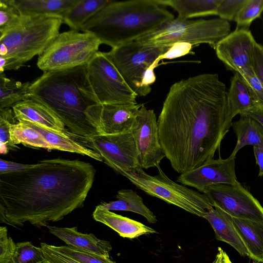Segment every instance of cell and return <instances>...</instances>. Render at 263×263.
<instances>
[{
	"instance_id": "cell-1",
	"label": "cell",
	"mask_w": 263,
	"mask_h": 263,
	"mask_svg": "<svg viewBox=\"0 0 263 263\" xmlns=\"http://www.w3.org/2000/svg\"><path fill=\"white\" fill-rule=\"evenodd\" d=\"M227 93L217 73L198 74L171 86L157 124L162 149L177 173L213 159L229 131Z\"/></svg>"
},
{
	"instance_id": "cell-2",
	"label": "cell",
	"mask_w": 263,
	"mask_h": 263,
	"mask_svg": "<svg viewBox=\"0 0 263 263\" xmlns=\"http://www.w3.org/2000/svg\"><path fill=\"white\" fill-rule=\"evenodd\" d=\"M95 173L88 162L54 158L0 174L1 222L47 227L62 220L83 206Z\"/></svg>"
},
{
	"instance_id": "cell-3",
	"label": "cell",
	"mask_w": 263,
	"mask_h": 263,
	"mask_svg": "<svg viewBox=\"0 0 263 263\" xmlns=\"http://www.w3.org/2000/svg\"><path fill=\"white\" fill-rule=\"evenodd\" d=\"M29 97L50 108L71 133L87 138L99 134L102 104L89 81L87 65L43 72L31 83Z\"/></svg>"
},
{
	"instance_id": "cell-4",
	"label": "cell",
	"mask_w": 263,
	"mask_h": 263,
	"mask_svg": "<svg viewBox=\"0 0 263 263\" xmlns=\"http://www.w3.org/2000/svg\"><path fill=\"white\" fill-rule=\"evenodd\" d=\"M156 0L111 1L81 27L112 48L137 40L174 19Z\"/></svg>"
},
{
	"instance_id": "cell-5",
	"label": "cell",
	"mask_w": 263,
	"mask_h": 263,
	"mask_svg": "<svg viewBox=\"0 0 263 263\" xmlns=\"http://www.w3.org/2000/svg\"><path fill=\"white\" fill-rule=\"evenodd\" d=\"M62 23L57 17L23 15L17 25L0 35V72L18 70L42 54L60 33Z\"/></svg>"
},
{
	"instance_id": "cell-6",
	"label": "cell",
	"mask_w": 263,
	"mask_h": 263,
	"mask_svg": "<svg viewBox=\"0 0 263 263\" xmlns=\"http://www.w3.org/2000/svg\"><path fill=\"white\" fill-rule=\"evenodd\" d=\"M157 167L158 172L155 176L148 175L139 166L121 175L147 195L204 218L214 207L208 197L198 191L176 183L167 177L159 165Z\"/></svg>"
},
{
	"instance_id": "cell-7",
	"label": "cell",
	"mask_w": 263,
	"mask_h": 263,
	"mask_svg": "<svg viewBox=\"0 0 263 263\" xmlns=\"http://www.w3.org/2000/svg\"><path fill=\"white\" fill-rule=\"evenodd\" d=\"M230 32V23L220 18L183 20L176 17L136 41L165 46L176 43H187L193 46L206 43L215 48Z\"/></svg>"
},
{
	"instance_id": "cell-8",
	"label": "cell",
	"mask_w": 263,
	"mask_h": 263,
	"mask_svg": "<svg viewBox=\"0 0 263 263\" xmlns=\"http://www.w3.org/2000/svg\"><path fill=\"white\" fill-rule=\"evenodd\" d=\"M101 42L93 34L69 30L60 33L39 56L36 65L43 72L87 65Z\"/></svg>"
},
{
	"instance_id": "cell-9",
	"label": "cell",
	"mask_w": 263,
	"mask_h": 263,
	"mask_svg": "<svg viewBox=\"0 0 263 263\" xmlns=\"http://www.w3.org/2000/svg\"><path fill=\"white\" fill-rule=\"evenodd\" d=\"M171 46L134 41L112 48L108 54L130 88L137 96H145L151 91L143 85L146 72L158 65V58Z\"/></svg>"
},
{
	"instance_id": "cell-10",
	"label": "cell",
	"mask_w": 263,
	"mask_h": 263,
	"mask_svg": "<svg viewBox=\"0 0 263 263\" xmlns=\"http://www.w3.org/2000/svg\"><path fill=\"white\" fill-rule=\"evenodd\" d=\"M89 81L104 104L136 103V94L126 84L108 52L98 51L87 65Z\"/></svg>"
},
{
	"instance_id": "cell-11",
	"label": "cell",
	"mask_w": 263,
	"mask_h": 263,
	"mask_svg": "<svg viewBox=\"0 0 263 263\" xmlns=\"http://www.w3.org/2000/svg\"><path fill=\"white\" fill-rule=\"evenodd\" d=\"M213 205L232 217L263 222V207L238 181L233 184H219L202 192Z\"/></svg>"
},
{
	"instance_id": "cell-12",
	"label": "cell",
	"mask_w": 263,
	"mask_h": 263,
	"mask_svg": "<svg viewBox=\"0 0 263 263\" xmlns=\"http://www.w3.org/2000/svg\"><path fill=\"white\" fill-rule=\"evenodd\" d=\"M85 141L101 155L104 163L120 174L139 166L138 154L131 132L98 134L85 137Z\"/></svg>"
},
{
	"instance_id": "cell-13",
	"label": "cell",
	"mask_w": 263,
	"mask_h": 263,
	"mask_svg": "<svg viewBox=\"0 0 263 263\" xmlns=\"http://www.w3.org/2000/svg\"><path fill=\"white\" fill-rule=\"evenodd\" d=\"M130 132L136 145L139 167L147 169L159 165L166 156L160 142L157 117L154 110L147 109L143 104Z\"/></svg>"
},
{
	"instance_id": "cell-14",
	"label": "cell",
	"mask_w": 263,
	"mask_h": 263,
	"mask_svg": "<svg viewBox=\"0 0 263 263\" xmlns=\"http://www.w3.org/2000/svg\"><path fill=\"white\" fill-rule=\"evenodd\" d=\"M256 43L249 29L236 28L220 41L215 49L228 69L240 73L253 67Z\"/></svg>"
},
{
	"instance_id": "cell-15",
	"label": "cell",
	"mask_w": 263,
	"mask_h": 263,
	"mask_svg": "<svg viewBox=\"0 0 263 263\" xmlns=\"http://www.w3.org/2000/svg\"><path fill=\"white\" fill-rule=\"evenodd\" d=\"M237 181L235 157L211 159L199 166L180 174L177 182L195 187L199 192L206 187L219 184H233Z\"/></svg>"
},
{
	"instance_id": "cell-16",
	"label": "cell",
	"mask_w": 263,
	"mask_h": 263,
	"mask_svg": "<svg viewBox=\"0 0 263 263\" xmlns=\"http://www.w3.org/2000/svg\"><path fill=\"white\" fill-rule=\"evenodd\" d=\"M142 104H104L97 124L99 134L115 135L131 132Z\"/></svg>"
},
{
	"instance_id": "cell-17",
	"label": "cell",
	"mask_w": 263,
	"mask_h": 263,
	"mask_svg": "<svg viewBox=\"0 0 263 263\" xmlns=\"http://www.w3.org/2000/svg\"><path fill=\"white\" fill-rule=\"evenodd\" d=\"M22 121L40 132L52 149L75 153L87 156L100 162L103 161L101 155L86 144L84 137L74 135L68 129L64 132H58L30 121Z\"/></svg>"
},
{
	"instance_id": "cell-18",
	"label": "cell",
	"mask_w": 263,
	"mask_h": 263,
	"mask_svg": "<svg viewBox=\"0 0 263 263\" xmlns=\"http://www.w3.org/2000/svg\"><path fill=\"white\" fill-rule=\"evenodd\" d=\"M17 120H25L58 132H64L65 125L48 106L37 101L29 99L12 107Z\"/></svg>"
},
{
	"instance_id": "cell-19",
	"label": "cell",
	"mask_w": 263,
	"mask_h": 263,
	"mask_svg": "<svg viewBox=\"0 0 263 263\" xmlns=\"http://www.w3.org/2000/svg\"><path fill=\"white\" fill-rule=\"evenodd\" d=\"M49 232L64 241L67 245L109 257L112 250L109 241L99 239L93 234L82 233L77 227L66 228L48 226Z\"/></svg>"
},
{
	"instance_id": "cell-20",
	"label": "cell",
	"mask_w": 263,
	"mask_h": 263,
	"mask_svg": "<svg viewBox=\"0 0 263 263\" xmlns=\"http://www.w3.org/2000/svg\"><path fill=\"white\" fill-rule=\"evenodd\" d=\"M204 218L212 227L216 239L228 243L242 256H248L247 250L234 226L232 217L214 206Z\"/></svg>"
},
{
	"instance_id": "cell-21",
	"label": "cell",
	"mask_w": 263,
	"mask_h": 263,
	"mask_svg": "<svg viewBox=\"0 0 263 263\" xmlns=\"http://www.w3.org/2000/svg\"><path fill=\"white\" fill-rule=\"evenodd\" d=\"M92 217L96 221L109 227L124 238L133 239L144 234L157 233L140 222L101 209L98 205L93 212Z\"/></svg>"
},
{
	"instance_id": "cell-22",
	"label": "cell",
	"mask_w": 263,
	"mask_h": 263,
	"mask_svg": "<svg viewBox=\"0 0 263 263\" xmlns=\"http://www.w3.org/2000/svg\"><path fill=\"white\" fill-rule=\"evenodd\" d=\"M255 101L251 97L240 74L235 72L232 78L227 93L226 122L229 130L233 118L242 114L254 106Z\"/></svg>"
},
{
	"instance_id": "cell-23",
	"label": "cell",
	"mask_w": 263,
	"mask_h": 263,
	"mask_svg": "<svg viewBox=\"0 0 263 263\" xmlns=\"http://www.w3.org/2000/svg\"><path fill=\"white\" fill-rule=\"evenodd\" d=\"M248 257L263 263V222L232 217Z\"/></svg>"
},
{
	"instance_id": "cell-24",
	"label": "cell",
	"mask_w": 263,
	"mask_h": 263,
	"mask_svg": "<svg viewBox=\"0 0 263 263\" xmlns=\"http://www.w3.org/2000/svg\"><path fill=\"white\" fill-rule=\"evenodd\" d=\"M22 14L49 16L62 19L63 14L79 0H14Z\"/></svg>"
},
{
	"instance_id": "cell-25",
	"label": "cell",
	"mask_w": 263,
	"mask_h": 263,
	"mask_svg": "<svg viewBox=\"0 0 263 263\" xmlns=\"http://www.w3.org/2000/svg\"><path fill=\"white\" fill-rule=\"evenodd\" d=\"M117 200L103 202L98 206L109 211H124L137 213L143 216L151 223L157 222L154 214L144 204L142 198L131 189H122L117 192Z\"/></svg>"
},
{
	"instance_id": "cell-26",
	"label": "cell",
	"mask_w": 263,
	"mask_h": 263,
	"mask_svg": "<svg viewBox=\"0 0 263 263\" xmlns=\"http://www.w3.org/2000/svg\"><path fill=\"white\" fill-rule=\"evenodd\" d=\"M161 6L172 7L177 13V17L187 20L195 17L217 15L221 0H166L156 1Z\"/></svg>"
},
{
	"instance_id": "cell-27",
	"label": "cell",
	"mask_w": 263,
	"mask_h": 263,
	"mask_svg": "<svg viewBox=\"0 0 263 263\" xmlns=\"http://www.w3.org/2000/svg\"><path fill=\"white\" fill-rule=\"evenodd\" d=\"M239 119L231 126L237 137L236 144L230 157H235L238 152L247 145L256 146L263 143V127L253 118L240 114Z\"/></svg>"
},
{
	"instance_id": "cell-28",
	"label": "cell",
	"mask_w": 263,
	"mask_h": 263,
	"mask_svg": "<svg viewBox=\"0 0 263 263\" xmlns=\"http://www.w3.org/2000/svg\"><path fill=\"white\" fill-rule=\"evenodd\" d=\"M108 0H79L63 15V23L79 31L82 26L110 2Z\"/></svg>"
},
{
	"instance_id": "cell-29",
	"label": "cell",
	"mask_w": 263,
	"mask_h": 263,
	"mask_svg": "<svg viewBox=\"0 0 263 263\" xmlns=\"http://www.w3.org/2000/svg\"><path fill=\"white\" fill-rule=\"evenodd\" d=\"M30 84L8 78L4 72H0V109L12 107L29 99Z\"/></svg>"
},
{
	"instance_id": "cell-30",
	"label": "cell",
	"mask_w": 263,
	"mask_h": 263,
	"mask_svg": "<svg viewBox=\"0 0 263 263\" xmlns=\"http://www.w3.org/2000/svg\"><path fill=\"white\" fill-rule=\"evenodd\" d=\"M10 127L11 143L16 145L22 143L32 147L52 149L44 136L22 120H18Z\"/></svg>"
},
{
	"instance_id": "cell-31",
	"label": "cell",
	"mask_w": 263,
	"mask_h": 263,
	"mask_svg": "<svg viewBox=\"0 0 263 263\" xmlns=\"http://www.w3.org/2000/svg\"><path fill=\"white\" fill-rule=\"evenodd\" d=\"M44 255L42 248L30 241L17 242L10 263H43Z\"/></svg>"
},
{
	"instance_id": "cell-32",
	"label": "cell",
	"mask_w": 263,
	"mask_h": 263,
	"mask_svg": "<svg viewBox=\"0 0 263 263\" xmlns=\"http://www.w3.org/2000/svg\"><path fill=\"white\" fill-rule=\"evenodd\" d=\"M22 16L14 0H0V35L17 25Z\"/></svg>"
},
{
	"instance_id": "cell-33",
	"label": "cell",
	"mask_w": 263,
	"mask_h": 263,
	"mask_svg": "<svg viewBox=\"0 0 263 263\" xmlns=\"http://www.w3.org/2000/svg\"><path fill=\"white\" fill-rule=\"evenodd\" d=\"M16 119L12 109L10 108L0 109V152L1 154L8 153L9 149L16 148L10 140V127L15 124Z\"/></svg>"
},
{
	"instance_id": "cell-34",
	"label": "cell",
	"mask_w": 263,
	"mask_h": 263,
	"mask_svg": "<svg viewBox=\"0 0 263 263\" xmlns=\"http://www.w3.org/2000/svg\"><path fill=\"white\" fill-rule=\"evenodd\" d=\"M263 12V0H247L235 22L237 29H249L252 22Z\"/></svg>"
},
{
	"instance_id": "cell-35",
	"label": "cell",
	"mask_w": 263,
	"mask_h": 263,
	"mask_svg": "<svg viewBox=\"0 0 263 263\" xmlns=\"http://www.w3.org/2000/svg\"><path fill=\"white\" fill-rule=\"evenodd\" d=\"M61 252L81 263H116L109 257L91 253L71 246H55Z\"/></svg>"
},
{
	"instance_id": "cell-36",
	"label": "cell",
	"mask_w": 263,
	"mask_h": 263,
	"mask_svg": "<svg viewBox=\"0 0 263 263\" xmlns=\"http://www.w3.org/2000/svg\"><path fill=\"white\" fill-rule=\"evenodd\" d=\"M239 74L252 99L256 102L263 103V86L253 67Z\"/></svg>"
},
{
	"instance_id": "cell-37",
	"label": "cell",
	"mask_w": 263,
	"mask_h": 263,
	"mask_svg": "<svg viewBox=\"0 0 263 263\" xmlns=\"http://www.w3.org/2000/svg\"><path fill=\"white\" fill-rule=\"evenodd\" d=\"M247 0H221L217 11L220 18L227 21H235L238 13Z\"/></svg>"
},
{
	"instance_id": "cell-38",
	"label": "cell",
	"mask_w": 263,
	"mask_h": 263,
	"mask_svg": "<svg viewBox=\"0 0 263 263\" xmlns=\"http://www.w3.org/2000/svg\"><path fill=\"white\" fill-rule=\"evenodd\" d=\"M16 243L8 236L6 227H0V263H10Z\"/></svg>"
},
{
	"instance_id": "cell-39",
	"label": "cell",
	"mask_w": 263,
	"mask_h": 263,
	"mask_svg": "<svg viewBox=\"0 0 263 263\" xmlns=\"http://www.w3.org/2000/svg\"><path fill=\"white\" fill-rule=\"evenodd\" d=\"M40 247L44 255L43 263H81L58 250L55 246L41 242Z\"/></svg>"
},
{
	"instance_id": "cell-40",
	"label": "cell",
	"mask_w": 263,
	"mask_h": 263,
	"mask_svg": "<svg viewBox=\"0 0 263 263\" xmlns=\"http://www.w3.org/2000/svg\"><path fill=\"white\" fill-rule=\"evenodd\" d=\"M193 45L187 43H176L158 59L159 62L163 59H172L180 57L191 52Z\"/></svg>"
},
{
	"instance_id": "cell-41",
	"label": "cell",
	"mask_w": 263,
	"mask_h": 263,
	"mask_svg": "<svg viewBox=\"0 0 263 263\" xmlns=\"http://www.w3.org/2000/svg\"><path fill=\"white\" fill-rule=\"evenodd\" d=\"M253 68L263 86V45L257 43L254 51Z\"/></svg>"
},
{
	"instance_id": "cell-42",
	"label": "cell",
	"mask_w": 263,
	"mask_h": 263,
	"mask_svg": "<svg viewBox=\"0 0 263 263\" xmlns=\"http://www.w3.org/2000/svg\"><path fill=\"white\" fill-rule=\"evenodd\" d=\"M32 165L19 163L1 159L0 174L24 170L31 167Z\"/></svg>"
},
{
	"instance_id": "cell-43",
	"label": "cell",
	"mask_w": 263,
	"mask_h": 263,
	"mask_svg": "<svg viewBox=\"0 0 263 263\" xmlns=\"http://www.w3.org/2000/svg\"><path fill=\"white\" fill-rule=\"evenodd\" d=\"M241 114L246 115L253 118L263 127V103L255 102L251 109Z\"/></svg>"
},
{
	"instance_id": "cell-44",
	"label": "cell",
	"mask_w": 263,
	"mask_h": 263,
	"mask_svg": "<svg viewBox=\"0 0 263 263\" xmlns=\"http://www.w3.org/2000/svg\"><path fill=\"white\" fill-rule=\"evenodd\" d=\"M256 164L259 166V176H263V143L253 146Z\"/></svg>"
},
{
	"instance_id": "cell-45",
	"label": "cell",
	"mask_w": 263,
	"mask_h": 263,
	"mask_svg": "<svg viewBox=\"0 0 263 263\" xmlns=\"http://www.w3.org/2000/svg\"><path fill=\"white\" fill-rule=\"evenodd\" d=\"M228 256L227 253L221 248L218 247L217 253L212 263H224Z\"/></svg>"
},
{
	"instance_id": "cell-46",
	"label": "cell",
	"mask_w": 263,
	"mask_h": 263,
	"mask_svg": "<svg viewBox=\"0 0 263 263\" xmlns=\"http://www.w3.org/2000/svg\"><path fill=\"white\" fill-rule=\"evenodd\" d=\"M224 263H233L231 260H230L229 256H228L225 260V261Z\"/></svg>"
}]
</instances>
